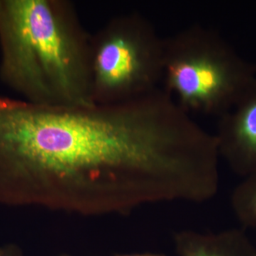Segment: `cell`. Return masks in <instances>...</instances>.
<instances>
[{"label":"cell","instance_id":"8992f818","mask_svg":"<svg viewBox=\"0 0 256 256\" xmlns=\"http://www.w3.org/2000/svg\"><path fill=\"white\" fill-rule=\"evenodd\" d=\"M178 256H256V248L244 230L230 228L217 233L191 230L176 232Z\"/></svg>","mask_w":256,"mask_h":256},{"label":"cell","instance_id":"7a4b0ae2","mask_svg":"<svg viewBox=\"0 0 256 256\" xmlns=\"http://www.w3.org/2000/svg\"><path fill=\"white\" fill-rule=\"evenodd\" d=\"M0 80L36 105H94L90 34L72 2L0 0Z\"/></svg>","mask_w":256,"mask_h":256},{"label":"cell","instance_id":"9c48e42d","mask_svg":"<svg viewBox=\"0 0 256 256\" xmlns=\"http://www.w3.org/2000/svg\"><path fill=\"white\" fill-rule=\"evenodd\" d=\"M116 256H166L163 254H122V255H118Z\"/></svg>","mask_w":256,"mask_h":256},{"label":"cell","instance_id":"277c9868","mask_svg":"<svg viewBox=\"0 0 256 256\" xmlns=\"http://www.w3.org/2000/svg\"><path fill=\"white\" fill-rule=\"evenodd\" d=\"M163 38L137 12L109 20L90 34V92L94 104H120L158 88Z\"/></svg>","mask_w":256,"mask_h":256},{"label":"cell","instance_id":"6da1fadb","mask_svg":"<svg viewBox=\"0 0 256 256\" xmlns=\"http://www.w3.org/2000/svg\"><path fill=\"white\" fill-rule=\"evenodd\" d=\"M194 142L158 88L108 105L50 107L0 94V204L82 216L180 201Z\"/></svg>","mask_w":256,"mask_h":256},{"label":"cell","instance_id":"5b68a950","mask_svg":"<svg viewBox=\"0 0 256 256\" xmlns=\"http://www.w3.org/2000/svg\"><path fill=\"white\" fill-rule=\"evenodd\" d=\"M218 119L214 136L220 158L242 178L256 176V79Z\"/></svg>","mask_w":256,"mask_h":256},{"label":"cell","instance_id":"3957f363","mask_svg":"<svg viewBox=\"0 0 256 256\" xmlns=\"http://www.w3.org/2000/svg\"><path fill=\"white\" fill-rule=\"evenodd\" d=\"M256 79L218 32L194 24L163 38L164 90L184 110L220 117Z\"/></svg>","mask_w":256,"mask_h":256},{"label":"cell","instance_id":"ba28073f","mask_svg":"<svg viewBox=\"0 0 256 256\" xmlns=\"http://www.w3.org/2000/svg\"><path fill=\"white\" fill-rule=\"evenodd\" d=\"M0 256H22V252L18 246L9 244L0 247Z\"/></svg>","mask_w":256,"mask_h":256},{"label":"cell","instance_id":"52a82bcc","mask_svg":"<svg viewBox=\"0 0 256 256\" xmlns=\"http://www.w3.org/2000/svg\"><path fill=\"white\" fill-rule=\"evenodd\" d=\"M230 205L244 228H256V176L244 178L236 186L230 196Z\"/></svg>","mask_w":256,"mask_h":256}]
</instances>
